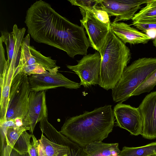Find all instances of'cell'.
Masks as SVG:
<instances>
[{
	"mask_svg": "<svg viewBox=\"0 0 156 156\" xmlns=\"http://www.w3.org/2000/svg\"><path fill=\"white\" fill-rule=\"evenodd\" d=\"M25 23L28 34L36 42L63 50L72 58L87 55L90 46L82 26L72 23L42 0L28 9Z\"/></svg>",
	"mask_w": 156,
	"mask_h": 156,
	"instance_id": "1",
	"label": "cell"
},
{
	"mask_svg": "<svg viewBox=\"0 0 156 156\" xmlns=\"http://www.w3.org/2000/svg\"><path fill=\"white\" fill-rule=\"evenodd\" d=\"M115 118L111 105L67 119L60 131L72 141L85 147L88 144L102 141L112 130Z\"/></svg>",
	"mask_w": 156,
	"mask_h": 156,
	"instance_id": "2",
	"label": "cell"
},
{
	"mask_svg": "<svg viewBox=\"0 0 156 156\" xmlns=\"http://www.w3.org/2000/svg\"><path fill=\"white\" fill-rule=\"evenodd\" d=\"M100 53L101 59L98 85L106 90H112L130 60V50L110 28Z\"/></svg>",
	"mask_w": 156,
	"mask_h": 156,
	"instance_id": "3",
	"label": "cell"
},
{
	"mask_svg": "<svg viewBox=\"0 0 156 156\" xmlns=\"http://www.w3.org/2000/svg\"><path fill=\"white\" fill-rule=\"evenodd\" d=\"M156 69V58L143 57L133 61L124 69L122 77L112 90L114 101L122 102Z\"/></svg>",
	"mask_w": 156,
	"mask_h": 156,
	"instance_id": "4",
	"label": "cell"
},
{
	"mask_svg": "<svg viewBox=\"0 0 156 156\" xmlns=\"http://www.w3.org/2000/svg\"><path fill=\"white\" fill-rule=\"evenodd\" d=\"M45 116L40 121L42 132L38 140L39 156H63L69 153L76 143L58 131Z\"/></svg>",
	"mask_w": 156,
	"mask_h": 156,
	"instance_id": "5",
	"label": "cell"
},
{
	"mask_svg": "<svg viewBox=\"0 0 156 156\" xmlns=\"http://www.w3.org/2000/svg\"><path fill=\"white\" fill-rule=\"evenodd\" d=\"M31 91L28 76L16 71L11 86L6 121L17 118L24 120L28 110Z\"/></svg>",
	"mask_w": 156,
	"mask_h": 156,
	"instance_id": "6",
	"label": "cell"
},
{
	"mask_svg": "<svg viewBox=\"0 0 156 156\" xmlns=\"http://www.w3.org/2000/svg\"><path fill=\"white\" fill-rule=\"evenodd\" d=\"M101 57L97 51L93 54L84 55L75 66L67 65L69 69L74 72L79 77L80 85L85 87L98 84Z\"/></svg>",
	"mask_w": 156,
	"mask_h": 156,
	"instance_id": "7",
	"label": "cell"
},
{
	"mask_svg": "<svg viewBox=\"0 0 156 156\" xmlns=\"http://www.w3.org/2000/svg\"><path fill=\"white\" fill-rule=\"evenodd\" d=\"M149 0H98L97 7L115 16L113 22L132 20L141 6Z\"/></svg>",
	"mask_w": 156,
	"mask_h": 156,
	"instance_id": "8",
	"label": "cell"
},
{
	"mask_svg": "<svg viewBox=\"0 0 156 156\" xmlns=\"http://www.w3.org/2000/svg\"><path fill=\"white\" fill-rule=\"evenodd\" d=\"M30 35L28 34L23 38L21 43L16 69H19L26 66L39 64L51 73L58 72L60 67L56 65V61L51 59V57L43 55L33 46H30Z\"/></svg>",
	"mask_w": 156,
	"mask_h": 156,
	"instance_id": "9",
	"label": "cell"
},
{
	"mask_svg": "<svg viewBox=\"0 0 156 156\" xmlns=\"http://www.w3.org/2000/svg\"><path fill=\"white\" fill-rule=\"evenodd\" d=\"M79 8L83 16L80 20L81 26L86 30L90 46L100 53L106 41L110 25L101 22L87 10Z\"/></svg>",
	"mask_w": 156,
	"mask_h": 156,
	"instance_id": "10",
	"label": "cell"
},
{
	"mask_svg": "<svg viewBox=\"0 0 156 156\" xmlns=\"http://www.w3.org/2000/svg\"><path fill=\"white\" fill-rule=\"evenodd\" d=\"M28 78L31 90L37 92L58 87L77 89L81 86L80 83L71 80L58 72L51 73L48 71L45 73L29 76Z\"/></svg>",
	"mask_w": 156,
	"mask_h": 156,
	"instance_id": "11",
	"label": "cell"
},
{
	"mask_svg": "<svg viewBox=\"0 0 156 156\" xmlns=\"http://www.w3.org/2000/svg\"><path fill=\"white\" fill-rule=\"evenodd\" d=\"M116 125L125 129L132 135H140L142 123L138 108L119 102L113 109Z\"/></svg>",
	"mask_w": 156,
	"mask_h": 156,
	"instance_id": "12",
	"label": "cell"
},
{
	"mask_svg": "<svg viewBox=\"0 0 156 156\" xmlns=\"http://www.w3.org/2000/svg\"><path fill=\"white\" fill-rule=\"evenodd\" d=\"M138 108L142 123L140 135L147 139H156V91L146 96Z\"/></svg>",
	"mask_w": 156,
	"mask_h": 156,
	"instance_id": "13",
	"label": "cell"
},
{
	"mask_svg": "<svg viewBox=\"0 0 156 156\" xmlns=\"http://www.w3.org/2000/svg\"><path fill=\"white\" fill-rule=\"evenodd\" d=\"M45 116L48 117L46 92L31 90L29 96L28 110L23 120L24 125L30 128L32 134L36 124Z\"/></svg>",
	"mask_w": 156,
	"mask_h": 156,
	"instance_id": "14",
	"label": "cell"
},
{
	"mask_svg": "<svg viewBox=\"0 0 156 156\" xmlns=\"http://www.w3.org/2000/svg\"><path fill=\"white\" fill-rule=\"evenodd\" d=\"M110 28L125 44H145L152 39L147 34L124 22H111Z\"/></svg>",
	"mask_w": 156,
	"mask_h": 156,
	"instance_id": "15",
	"label": "cell"
},
{
	"mask_svg": "<svg viewBox=\"0 0 156 156\" xmlns=\"http://www.w3.org/2000/svg\"><path fill=\"white\" fill-rule=\"evenodd\" d=\"M16 71V68H9L7 62L0 71V125L6 121L11 86Z\"/></svg>",
	"mask_w": 156,
	"mask_h": 156,
	"instance_id": "16",
	"label": "cell"
},
{
	"mask_svg": "<svg viewBox=\"0 0 156 156\" xmlns=\"http://www.w3.org/2000/svg\"><path fill=\"white\" fill-rule=\"evenodd\" d=\"M0 129L5 133L7 145L21 154L28 152L31 144L30 139L32 134L28 133L27 129L13 127L6 128L2 126H0Z\"/></svg>",
	"mask_w": 156,
	"mask_h": 156,
	"instance_id": "17",
	"label": "cell"
},
{
	"mask_svg": "<svg viewBox=\"0 0 156 156\" xmlns=\"http://www.w3.org/2000/svg\"><path fill=\"white\" fill-rule=\"evenodd\" d=\"M84 149L88 156H118L121 151L118 143H106L102 141L91 143Z\"/></svg>",
	"mask_w": 156,
	"mask_h": 156,
	"instance_id": "18",
	"label": "cell"
},
{
	"mask_svg": "<svg viewBox=\"0 0 156 156\" xmlns=\"http://www.w3.org/2000/svg\"><path fill=\"white\" fill-rule=\"evenodd\" d=\"M131 20L132 23L156 24V0H149Z\"/></svg>",
	"mask_w": 156,
	"mask_h": 156,
	"instance_id": "19",
	"label": "cell"
},
{
	"mask_svg": "<svg viewBox=\"0 0 156 156\" xmlns=\"http://www.w3.org/2000/svg\"><path fill=\"white\" fill-rule=\"evenodd\" d=\"M156 154V141L142 146L124 147L118 156H148Z\"/></svg>",
	"mask_w": 156,
	"mask_h": 156,
	"instance_id": "20",
	"label": "cell"
},
{
	"mask_svg": "<svg viewBox=\"0 0 156 156\" xmlns=\"http://www.w3.org/2000/svg\"><path fill=\"white\" fill-rule=\"evenodd\" d=\"M156 85V69L131 94V97L138 95L145 92H149Z\"/></svg>",
	"mask_w": 156,
	"mask_h": 156,
	"instance_id": "21",
	"label": "cell"
},
{
	"mask_svg": "<svg viewBox=\"0 0 156 156\" xmlns=\"http://www.w3.org/2000/svg\"><path fill=\"white\" fill-rule=\"evenodd\" d=\"M16 71L28 76L45 73L48 72L42 65L39 64L26 66L19 69H16Z\"/></svg>",
	"mask_w": 156,
	"mask_h": 156,
	"instance_id": "22",
	"label": "cell"
},
{
	"mask_svg": "<svg viewBox=\"0 0 156 156\" xmlns=\"http://www.w3.org/2000/svg\"><path fill=\"white\" fill-rule=\"evenodd\" d=\"M97 5L84 9L88 11L101 22L105 24L110 25L111 22L108 14L106 11L98 8Z\"/></svg>",
	"mask_w": 156,
	"mask_h": 156,
	"instance_id": "23",
	"label": "cell"
},
{
	"mask_svg": "<svg viewBox=\"0 0 156 156\" xmlns=\"http://www.w3.org/2000/svg\"><path fill=\"white\" fill-rule=\"evenodd\" d=\"M72 5H77L84 9L89 8L94 6L98 5V0H68Z\"/></svg>",
	"mask_w": 156,
	"mask_h": 156,
	"instance_id": "24",
	"label": "cell"
},
{
	"mask_svg": "<svg viewBox=\"0 0 156 156\" xmlns=\"http://www.w3.org/2000/svg\"><path fill=\"white\" fill-rule=\"evenodd\" d=\"M132 25L138 30L147 34L151 31H156V24L132 23Z\"/></svg>",
	"mask_w": 156,
	"mask_h": 156,
	"instance_id": "25",
	"label": "cell"
},
{
	"mask_svg": "<svg viewBox=\"0 0 156 156\" xmlns=\"http://www.w3.org/2000/svg\"><path fill=\"white\" fill-rule=\"evenodd\" d=\"M63 156H88L84 147H81L77 144L72 149L69 153Z\"/></svg>",
	"mask_w": 156,
	"mask_h": 156,
	"instance_id": "26",
	"label": "cell"
},
{
	"mask_svg": "<svg viewBox=\"0 0 156 156\" xmlns=\"http://www.w3.org/2000/svg\"><path fill=\"white\" fill-rule=\"evenodd\" d=\"M32 141L29 147L28 152L30 156H39L38 152L39 143L35 136L32 134Z\"/></svg>",
	"mask_w": 156,
	"mask_h": 156,
	"instance_id": "27",
	"label": "cell"
},
{
	"mask_svg": "<svg viewBox=\"0 0 156 156\" xmlns=\"http://www.w3.org/2000/svg\"><path fill=\"white\" fill-rule=\"evenodd\" d=\"M10 156H30V155L28 152L21 154L15 150L12 149L10 153Z\"/></svg>",
	"mask_w": 156,
	"mask_h": 156,
	"instance_id": "28",
	"label": "cell"
},
{
	"mask_svg": "<svg viewBox=\"0 0 156 156\" xmlns=\"http://www.w3.org/2000/svg\"><path fill=\"white\" fill-rule=\"evenodd\" d=\"M153 45L155 47L156 50V37L154 39L153 41Z\"/></svg>",
	"mask_w": 156,
	"mask_h": 156,
	"instance_id": "29",
	"label": "cell"
},
{
	"mask_svg": "<svg viewBox=\"0 0 156 156\" xmlns=\"http://www.w3.org/2000/svg\"><path fill=\"white\" fill-rule=\"evenodd\" d=\"M148 156H156V154H152V155H149Z\"/></svg>",
	"mask_w": 156,
	"mask_h": 156,
	"instance_id": "30",
	"label": "cell"
}]
</instances>
